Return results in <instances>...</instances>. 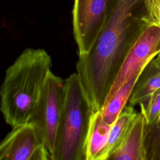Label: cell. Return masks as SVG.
I'll return each instance as SVG.
<instances>
[{
	"label": "cell",
	"mask_w": 160,
	"mask_h": 160,
	"mask_svg": "<svg viewBox=\"0 0 160 160\" xmlns=\"http://www.w3.org/2000/svg\"><path fill=\"white\" fill-rule=\"evenodd\" d=\"M145 13L146 0H109L98 38L78 55L76 73L94 112L102 109L125 56L148 25Z\"/></svg>",
	"instance_id": "obj_1"
},
{
	"label": "cell",
	"mask_w": 160,
	"mask_h": 160,
	"mask_svg": "<svg viewBox=\"0 0 160 160\" xmlns=\"http://www.w3.org/2000/svg\"><path fill=\"white\" fill-rule=\"evenodd\" d=\"M51 66L44 49L27 48L6 71L0 88V110L12 128L28 122Z\"/></svg>",
	"instance_id": "obj_2"
},
{
	"label": "cell",
	"mask_w": 160,
	"mask_h": 160,
	"mask_svg": "<svg viewBox=\"0 0 160 160\" xmlns=\"http://www.w3.org/2000/svg\"><path fill=\"white\" fill-rule=\"evenodd\" d=\"M64 86L53 160H86V141L94 111L76 72L64 80Z\"/></svg>",
	"instance_id": "obj_3"
},
{
	"label": "cell",
	"mask_w": 160,
	"mask_h": 160,
	"mask_svg": "<svg viewBox=\"0 0 160 160\" xmlns=\"http://www.w3.org/2000/svg\"><path fill=\"white\" fill-rule=\"evenodd\" d=\"M64 96V80L51 71L28 121L34 126L51 160H53Z\"/></svg>",
	"instance_id": "obj_4"
},
{
	"label": "cell",
	"mask_w": 160,
	"mask_h": 160,
	"mask_svg": "<svg viewBox=\"0 0 160 160\" xmlns=\"http://www.w3.org/2000/svg\"><path fill=\"white\" fill-rule=\"evenodd\" d=\"M159 52H160V28L155 25H147L125 56L104 105L131 77L142 71Z\"/></svg>",
	"instance_id": "obj_5"
},
{
	"label": "cell",
	"mask_w": 160,
	"mask_h": 160,
	"mask_svg": "<svg viewBox=\"0 0 160 160\" xmlns=\"http://www.w3.org/2000/svg\"><path fill=\"white\" fill-rule=\"evenodd\" d=\"M109 0H74L73 35L78 55L89 51L106 21Z\"/></svg>",
	"instance_id": "obj_6"
},
{
	"label": "cell",
	"mask_w": 160,
	"mask_h": 160,
	"mask_svg": "<svg viewBox=\"0 0 160 160\" xmlns=\"http://www.w3.org/2000/svg\"><path fill=\"white\" fill-rule=\"evenodd\" d=\"M49 159V153L29 122L12 127L0 143V160Z\"/></svg>",
	"instance_id": "obj_7"
},
{
	"label": "cell",
	"mask_w": 160,
	"mask_h": 160,
	"mask_svg": "<svg viewBox=\"0 0 160 160\" xmlns=\"http://www.w3.org/2000/svg\"><path fill=\"white\" fill-rule=\"evenodd\" d=\"M147 122L140 112L121 144L110 155L111 160H148L146 147Z\"/></svg>",
	"instance_id": "obj_8"
},
{
	"label": "cell",
	"mask_w": 160,
	"mask_h": 160,
	"mask_svg": "<svg viewBox=\"0 0 160 160\" xmlns=\"http://www.w3.org/2000/svg\"><path fill=\"white\" fill-rule=\"evenodd\" d=\"M111 126L105 121L101 110L92 112L86 141V160H100Z\"/></svg>",
	"instance_id": "obj_9"
},
{
	"label": "cell",
	"mask_w": 160,
	"mask_h": 160,
	"mask_svg": "<svg viewBox=\"0 0 160 160\" xmlns=\"http://www.w3.org/2000/svg\"><path fill=\"white\" fill-rule=\"evenodd\" d=\"M158 89H160V52L149 62L141 72L128 102L134 106L139 104Z\"/></svg>",
	"instance_id": "obj_10"
},
{
	"label": "cell",
	"mask_w": 160,
	"mask_h": 160,
	"mask_svg": "<svg viewBox=\"0 0 160 160\" xmlns=\"http://www.w3.org/2000/svg\"><path fill=\"white\" fill-rule=\"evenodd\" d=\"M137 114L138 112L134 106L131 104L125 106L111 126L109 139L100 160L108 159L110 155L121 144L128 134Z\"/></svg>",
	"instance_id": "obj_11"
},
{
	"label": "cell",
	"mask_w": 160,
	"mask_h": 160,
	"mask_svg": "<svg viewBox=\"0 0 160 160\" xmlns=\"http://www.w3.org/2000/svg\"><path fill=\"white\" fill-rule=\"evenodd\" d=\"M136 73L126 82L101 109L105 121L112 125L129 101L134 85L141 72Z\"/></svg>",
	"instance_id": "obj_12"
},
{
	"label": "cell",
	"mask_w": 160,
	"mask_h": 160,
	"mask_svg": "<svg viewBox=\"0 0 160 160\" xmlns=\"http://www.w3.org/2000/svg\"><path fill=\"white\" fill-rule=\"evenodd\" d=\"M139 105L148 127L156 124L160 121V89L154 91Z\"/></svg>",
	"instance_id": "obj_13"
},
{
	"label": "cell",
	"mask_w": 160,
	"mask_h": 160,
	"mask_svg": "<svg viewBox=\"0 0 160 160\" xmlns=\"http://www.w3.org/2000/svg\"><path fill=\"white\" fill-rule=\"evenodd\" d=\"M146 147L148 160H160V121L147 127Z\"/></svg>",
	"instance_id": "obj_14"
},
{
	"label": "cell",
	"mask_w": 160,
	"mask_h": 160,
	"mask_svg": "<svg viewBox=\"0 0 160 160\" xmlns=\"http://www.w3.org/2000/svg\"><path fill=\"white\" fill-rule=\"evenodd\" d=\"M144 21L148 25L160 28V0H146Z\"/></svg>",
	"instance_id": "obj_15"
}]
</instances>
